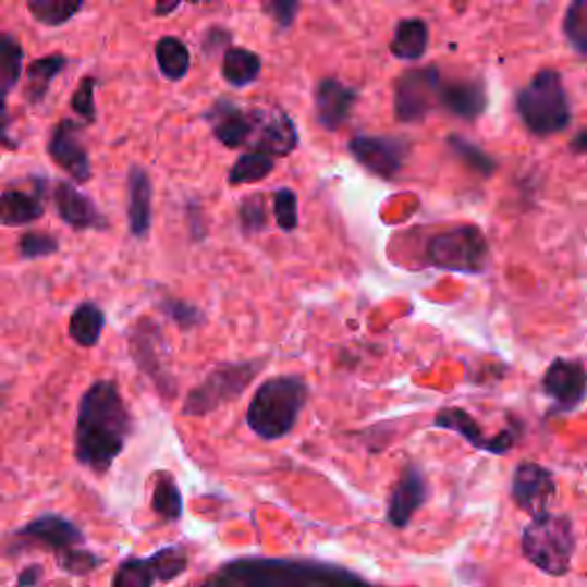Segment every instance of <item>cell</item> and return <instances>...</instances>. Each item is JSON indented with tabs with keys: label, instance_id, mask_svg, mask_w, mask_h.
<instances>
[{
	"label": "cell",
	"instance_id": "obj_13",
	"mask_svg": "<svg viewBox=\"0 0 587 587\" xmlns=\"http://www.w3.org/2000/svg\"><path fill=\"white\" fill-rule=\"evenodd\" d=\"M431 425L441 427V429L456 431L475 450L491 452V454H507L516 443L514 429H503L500 433H496V437L489 439L485 433V429L477 425V420L470 416V413L464 411V408H456V406L441 408L437 416H433Z\"/></svg>",
	"mask_w": 587,
	"mask_h": 587
},
{
	"label": "cell",
	"instance_id": "obj_1",
	"mask_svg": "<svg viewBox=\"0 0 587 587\" xmlns=\"http://www.w3.org/2000/svg\"><path fill=\"white\" fill-rule=\"evenodd\" d=\"M132 431V411L122 400L118 381L99 379L85 388L74 427V456L83 468L95 475L111 470Z\"/></svg>",
	"mask_w": 587,
	"mask_h": 587
},
{
	"label": "cell",
	"instance_id": "obj_30",
	"mask_svg": "<svg viewBox=\"0 0 587 587\" xmlns=\"http://www.w3.org/2000/svg\"><path fill=\"white\" fill-rule=\"evenodd\" d=\"M562 35L572 53L587 62V0H572L562 19Z\"/></svg>",
	"mask_w": 587,
	"mask_h": 587
},
{
	"label": "cell",
	"instance_id": "obj_29",
	"mask_svg": "<svg viewBox=\"0 0 587 587\" xmlns=\"http://www.w3.org/2000/svg\"><path fill=\"white\" fill-rule=\"evenodd\" d=\"M157 64L159 72L168 81H182L191 70V56L188 49L184 47V41L172 35L161 37L157 45Z\"/></svg>",
	"mask_w": 587,
	"mask_h": 587
},
{
	"label": "cell",
	"instance_id": "obj_36",
	"mask_svg": "<svg viewBox=\"0 0 587 587\" xmlns=\"http://www.w3.org/2000/svg\"><path fill=\"white\" fill-rule=\"evenodd\" d=\"M151 564H155V572L159 576L161 583L175 580L180 574H184L188 570V555L184 551V547L180 543H172V547H163L157 553L149 555Z\"/></svg>",
	"mask_w": 587,
	"mask_h": 587
},
{
	"label": "cell",
	"instance_id": "obj_38",
	"mask_svg": "<svg viewBox=\"0 0 587 587\" xmlns=\"http://www.w3.org/2000/svg\"><path fill=\"white\" fill-rule=\"evenodd\" d=\"M239 225H242V230L246 234H255V232L267 230L269 219H267L265 195L255 193V195H248V198L242 200V205H239Z\"/></svg>",
	"mask_w": 587,
	"mask_h": 587
},
{
	"label": "cell",
	"instance_id": "obj_23",
	"mask_svg": "<svg viewBox=\"0 0 587 587\" xmlns=\"http://www.w3.org/2000/svg\"><path fill=\"white\" fill-rule=\"evenodd\" d=\"M41 216H45V203H41L39 195L8 188L0 198V221L5 228L30 225Z\"/></svg>",
	"mask_w": 587,
	"mask_h": 587
},
{
	"label": "cell",
	"instance_id": "obj_34",
	"mask_svg": "<svg viewBox=\"0 0 587 587\" xmlns=\"http://www.w3.org/2000/svg\"><path fill=\"white\" fill-rule=\"evenodd\" d=\"M448 145L452 149V155L460 159L466 168L477 172V175L491 178L493 172L498 170V161L491 155H487L482 147H477L475 143H470V140H466L462 136H450Z\"/></svg>",
	"mask_w": 587,
	"mask_h": 587
},
{
	"label": "cell",
	"instance_id": "obj_24",
	"mask_svg": "<svg viewBox=\"0 0 587 587\" xmlns=\"http://www.w3.org/2000/svg\"><path fill=\"white\" fill-rule=\"evenodd\" d=\"M103 329L106 315L93 301H83L70 317V338L78 346H83V350H90V346L99 344Z\"/></svg>",
	"mask_w": 587,
	"mask_h": 587
},
{
	"label": "cell",
	"instance_id": "obj_28",
	"mask_svg": "<svg viewBox=\"0 0 587 587\" xmlns=\"http://www.w3.org/2000/svg\"><path fill=\"white\" fill-rule=\"evenodd\" d=\"M151 510L157 512L159 518L170 521V524H175V521L182 518L184 498H182V491H180L175 477L172 475L159 473L155 493H151Z\"/></svg>",
	"mask_w": 587,
	"mask_h": 587
},
{
	"label": "cell",
	"instance_id": "obj_15",
	"mask_svg": "<svg viewBox=\"0 0 587 587\" xmlns=\"http://www.w3.org/2000/svg\"><path fill=\"white\" fill-rule=\"evenodd\" d=\"M429 500V480L420 466L411 464L400 473L393 493L388 500V521L395 528H406L411 518Z\"/></svg>",
	"mask_w": 587,
	"mask_h": 587
},
{
	"label": "cell",
	"instance_id": "obj_40",
	"mask_svg": "<svg viewBox=\"0 0 587 587\" xmlns=\"http://www.w3.org/2000/svg\"><path fill=\"white\" fill-rule=\"evenodd\" d=\"M159 308L175 321L180 329H195V326L203 323V313L200 308H195L193 303H186V301H180V298H161L159 301Z\"/></svg>",
	"mask_w": 587,
	"mask_h": 587
},
{
	"label": "cell",
	"instance_id": "obj_5",
	"mask_svg": "<svg viewBox=\"0 0 587 587\" xmlns=\"http://www.w3.org/2000/svg\"><path fill=\"white\" fill-rule=\"evenodd\" d=\"M576 537L570 516L539 514L533 516L521 535V553L543 574L564 576L572 570Z\"/></svg>",
	"mask_w": 587,
	"mask_h": 587
},
{
	"label": "cell",
	"instance_id": "obj_41",
	"mask_svg": "<svg viewBox=\"0 0 587 587\" xmlns=\"http://www.w3.org/2000/svg\"><path fill=\"white\" fill-rule=\"evenodd\" d=\"M58 239L45 232H26L19 239V255L24 259H39L58 253Z\"/></svg>",
	"mask_w": 587,
	"mask_h": 587
},
{
	"label": "cell",
	"instance_id": "obj_10",
	"mask_svg": "<svg viewBox=\"0 0 587 587\" xmlns=\"http://www.w3.org/2000/svg\"><path fill=\"white\" fill-rule=\"evenodd\" d=\"M352 157L372 175L393 180L404 168L408 145L390 136H356L350 140Z\"/></svg>",
	"mask_w": 587,
	"mask_h": 587
},
{
	"label": "cell",
	"instance_id": "obj_26",
	"mask_svg": "<svg viewBox=\"0 0 587 587\" xmlns=\"http://www.w3.org/2000/svg\"><path fill=\"white\" fill-rule=\"evenodd\" d=\"M262 72V58L248 49H228L223 56V78L234 88H246Z\"/></svg>",
	"mask_w": 587,
	"mask_h": 587
},
{
	"label": "cell",
	"instance_id": "obj_19",
	"mask_svg": "<svg viewBox=\"0 0 587 587\" xmlns=\"http://www.w3.org/2000/svg\"><path fill=\"white\" fill-rule=\"evenodd\" d=\"M53 200L60 219L74 230H106L103 213L97 205L81 193L72 182H58L53 191Z\"/></svg>",
	"mask_w": 587,
	"mask_h": 587
},
{
	"label": "cell",
	"instance_id": "obj_17",
	"mask_svg": "<svg viewBox=\"0 0 587 587\" xmlns=\"http://www.w3.org/2000/svg\"><path fill=\"white\" fill-rule=\"evenodd\" d=\"M14 535L37 543V547H45L53 553L83 547V541H85L83 530L74 524V521L64 518L60 514H41L28 521V524L24 528H19Z\"/></svg>",
	"mask_w": 587,
	"mask_h": 587
},
{
	"label": "cell",
	"instance_id": "obj_14",
	"mask_svg": "<svg viewBox=\"0 0 587 587\" xmlns=\"http://www.w3.org/2000/svg\"><path fill=\"white\" fill-rule=\"evenodd\" d=\"M255 134L250 145L255 151H265L271 157H288L298 145V132L294 120L282 111H265V108H255Z\"/></svg>",
	"mask_w": 587,
	"mask_h": 587
},
{
	"label": "cell",
	"instance_id": "obj_44",
	"mask_svg": "<svg viewBox=\"0 0 587 587\" xmlns=\"http://www.w3.org/2000/svg\"><path fill=\"white\" fill-rule=\"evenodd\" d=\"M45 576V567L41 564H28V567L16 576V587H37Z\"/></svg>",
	"mask_w": 587,
	"mask_h": 587
},
{
	"label": "cell",
	"instance_id": "obj_39",
	"mask_svg": "<svg viewBox=\"0 0 587 587\" xmlns=\"http://www.w3.org/2000/svg\"><path fill=\"white\" fill-rule=\"evenodd\" d=\"M273 213L280 230L292 232L298 228V200L290 188H278L273 193Z\"/></svg>",
	"mask_w": 587,
	"mask_h": 587
},
{
	"label": "cell",
	"instance_id": "obj_11",
	"mask_svg": "<svg viewBox=\"0 0 587 587\" xmlns=\"http://www.w3.org/2000/svg\"><path fill=\"white\" fill-rule=\"evenodd\" d=\"M555 498V477L549 468L533 462L518 464L512 477V500L530 516L547 514Z\"/></svg>",
	"mask_w": 587,
	"mask_h": 587
},
{
	"label": "cell",
	"instance_id": "obj_42",
	"mask_svg": "<svg viewBox=\"0 0 587 587\" xmlns=\"http://www.w3.org/2000/svg\"><path fill=\"white\" fill-rule=\"evenodd\" d=\"M95 88H97V81L93 76H88V78L81 81V85L72 97V108L83 120H88V122H95V118H97Z\"/></svg>",
	"mask_w": 587,
	"mask_h": 587
},
{
	"label": "cell",
	"instance_id": "obj_4",
	"mask_svg": "<svg viewBox=\"0 0 587 587\" xmlns=\"http://www.w3.org/2000/svg\"><path fill=\"white\" fill-rule=\"evenodd\" d=\"M518 120L537 138H551L572 126V101L558 70H539L514 99Z\"/></svg>",
	"mask_w": 587,
	"mask_h": 587
},
{
	"label": "cell",
	"instance_id": "obj_6",
	"mask_svg": "<svg viewBox=\"0 0 587 587\" xmlns=\"http://www.w3.org/2000/svg\"><path fill=\"white\" fill-rule=\"evenodd\" d=\"M267 365L265 358L250 360H234L216 365L211 372L188 390V395L182 404V416H209L216 408H221L236 398H242L244 390L257 379Z\"/></svg>",
	"mask_w": 587,
	"mask_h": 587
},
{
	"label": "cell",
	"instance_id": "obj_3",
	"mask_svg": "<svg viewBox=\"0 0 587 587\" xmlns=\"http://www.w3.org/2000/svg\"><path fill=\"white\" fill-rule=\"evenodd\" d=\"M310 388L306 379L296 375H282L257 386L246 411V423L259 439H285L296 427L301 411L306 408Z\"/></svg>",
	"mask_w": 587,
	"mask_h": 587
},
{
	"label": "cell",
	"instance_id": "obj_2",
	"mask_svg": "<svg viewBox=\"0 0 587 587\" xmlns=\"http://www.w3.org/2000/svg\"><path fill=\"white\" fill-rule=\"evenodd\" d=\"M203 587H375L360 574L308 558H234Z\"/></svg>",
	"mask_w": 587,
	"mask_h": 587
},
{
	"label": "cell",
	"instance_id": "obj_46",
	"mask_svg": "<svg viewBox=\"0 0 587 587\" xmlns=\"http://www.w3.org/2000/svg\"><path fill=\"white\" fill-rule=\"evenodd\" d=\"M182 0H157V5H155V14L157 16H168L175 12L180 8Z\"/></svg>",
	"mask_w": 587,
	"mask_h": 587
},
{
	"label": "cell",
	"instance_id": "obj_32",
	"mask_svg": "<svg viewBox=\"0 0 587 587\" xmlns=\"http://www.w3.org/2000/svg\"><path fill=\"white\" fill-rule=\"evenodd\" d=\"M83 3L85 0H28V12L39 24L56 28L74 19Z\"/></svg>",
	"mask_w": 587,
	"mask_h": 587
},
{
	"label": "cell",
	"instance_id": "obj_37",
	"mask_svg": "<svg viewBox=\"0 0 587 587\" xmlns=\"http://www.w3.org/2000/svg\"><path fill=\"white\" fill-rule=\"evenodd\" d=\"M58 564L60 570L70 576H88L101 567L103 558L83 547H74L58 553Z\"/></svg>",
	"mask_w": 587,
	"mask_h": 587
},
{
	"label": "cell",
	"instance_id": "obj_18",
	"mask_svg": "<svg viewBox=\"0 0 587 587\" xmlns=\"http://www.w3.org/2000/svg\"><path fill=\"white\" fill-rule=\"evenodd\" d=\"M356 101L358 93L354 88H346V85L335 78H323L315 90L317 122L323 129H329V132H338V129L352 118Z\"/></svg>",
	"mask_w": 587,
	"mask_h": 587
},
{
	"label": "cell",
	"instance_id": "obj_12",
	"mask_svg": "<svg viewBox=\"0 0 587 587\" xmlns=\"http://www.w3.org/2000/svg\"><path fill=\"white\" fill-rule=\"evenodd\" d=\"M541 388L555 402L553 411H574L587 395V369L583 360L555 358L541 379Z\"/></svg>",
	"mask_w": 587,
	"mask_h": 587
},
{
	"label": "cell",
	"instance_id": "obj_45",
	"mask_svg": "<svg viewBox=\"0 0 587 587\" xmlns=\"http://www.w3.org/2000/svg\"><path fill=\"white\" fill-rule=\"evenodd\" d=\"M570 151L574 157H587V126L574 134V138L570 140Z\"/></svg>",
	"mask_w": 587,
	"mask_h": 587
},
{
	"label": "cell",
	"instance_id": "obj_21",
	"mask_svg": "<svg viewBox=\"0 0 587 587\" xmlns=\"http://www.w3.org/2000/svg\"><path fill=\"white\" fill-rule=\"evenodd\" d=\"M441 106L448 113L460 120H477L482 118L489 97L482 81H452L443 83L441 90Z\"/></svg>",
	"mask_w": 587,
	"mask_h": 587
},
{
	"label": "cell",
	"instance_id": "obj_20",
	"mask_svg": "<svg viewBox=\"0 0 587 587\" xmlns=\"http://www.w3.org/2000/svg\"><path fill=\"white\" fill-rule=\"evenodd\" d=\"M213 136L216 140H221L225 147H244L250 145L253 134H255V120L253 111H242V108L230 103V101H219L209 113Z\"/></svg>",
	"mask_w": 587,
	"mask_h": 587
},
{
	"label": "cell",
	"instance_id": "obj_33",
	"mask_svg": "<svg viewBox=\"0 0 587 587\" xmlns=\"http://www.w3.org/2000/svg\"><path fill=\"white\" fill-rule=\"evenodd\" d=\"M159 580L149 558H124L113 576V587H155Z\"/></svg>",
	"mask_w": 587,
	"mask_h": 587
},
{
	"label": "cell",
	"instance_id": "obj_27",
	"mask_svg": "<svg viewBox=\"0 0 587 587\" xmlns=\"http://www.w3.org/2000/svg\"><path fill=\"white\" fill-rule=\"evenodd\" d=\"M68 68V58L60 56V53H53V56H47V58H39L35 60L26 76H28V85H26V97L28 101L37 103L45 99V95L49 93V85L51 81Z\"/></svg>",
	"mask_w": 587,
	"mask_h": 587
},
{
	"label": "cell",
	"instance_id": "obj_8",
	"mask_svg": "<svg viewBox=\"0 0 587 587\" xmlns=\"http://www.w3.org/2000/svg\"><path fill=\"white\" fill-rule=\"evenodd\" d=\"M129 350H132L140 372L155 381L161 393L168 398L175 395L178 383L168 369L170 352L161 326L155 319H138L134 329L129 331Z\"/></svg>",
	"mask_w": 587,
	"mask_h": 587
},
{
	"label": "cell",
	"instance_id": "obj_25",
	"mask_svg": "<svg viewBox=\"0 0 587 587\" xmlns=\"http://www.w3.org/2000/svg\"><path fill=\"white\" fill-rule=\"evenodd\" d=\"M429 28L423 19H404L395 30L390 51L400 60H418L427 53Z\"/></svg>",
	"mask_w": 587,
	"mask_h": 587
},
{
	"label": "cell",
	"instance_id": "obj_22",
	"mask_svg": "<svg viewBox=\"0 0 587 587\" xmlns=\"http://www.w3.org/2000/svg\"><path fill=\"white\" fill-rule=\"evenodd\" d=\"M129 207H126V219H129V230L136 239H145L151 230V200H155V186L147 175V170L140 166H134L129 170Z\"/></svg>",
	"mask_w": 587,
	"mask_h": 587
},
{
	"label": "cell",
	"instance_id": "obj_9",
	"mask_svg": "<svg viewBox=\"0 0 587 587\" xmlns=\"http://www.w3.org/2000/svg\"><path fill=\"white\" fill-rule=\"evenodd\" d=\"M443 78L437 68L404 72L395 83V118L404 124L423 122L441 106Z\"/></svg>",
	"mask_w": 587,
	"mask_h": 587
},
{
	"label": "cell",
	"instance_id": "obj_16",
	"mask_svg": "<svg viewBox=\"0 0 587 587\" xmlns=\"http://www.w3.org/2000/svg\"><path fill=\"white\" fill-rule=\"evenodd\" d=\"M49 157L78 184H85L93 175L90 157L81 143V126L72 120H62L53 129L49 140Z\"/></svg>",
	"mask_w": 587,
	"mask_h": 587
},
{
	"label": "cell",
	"instance_id": "obj_31",
	"mask_svg": "<svg viewBox=\"0 0 587 587\" xmlns=\"http://www.w3.org/2000/svg\"><path fill=\"white\" fill-rule=\"evenodd\" d=\"M273 168H276V161L271 155H265V151H248V155H242L234 161L228 182L232 186L262 182L271 175Z\"/></svg>",
	"mask_w": 587,
	"mask_h": 587
},
{
	"label": "cell",
	"instance_id": "obj_7",
	"mask_svg": "<svg viewBox=\"0 0 587 587\" xmlns=\"http://www.w3.org/2000/svg\"><path fill=\"white\" fill-rule=\"evenodd\" d=\"M425 257L437 269L477 276L489 267V242L477 225H456L433 234Z\"/></svg>",
	"mask_w": 587,
	"mask_h": 587
},
{
	"label": "cell",
	"instance_id": "obj_43",
	"mask_svg": "<svg viewBox=\"0 0 587 587\" xmlns=\"http://www.w3.org/2000/svg\"><path fill=\"white\" fill-rule=\"evenodd\" d=\"M301 0H265L267 14L276 21V26L290 28L298 16Z\"/></svg>",
	"mask_w": 587,
	"mask_h": 587
},
{
	"label": "cell",
	"instance_id": "obj_35",
	"mask_svg": "<svg viewBox=\"0 0 587 587\" xmlns=\"http://www.w3.org/2000/svg\"><path fill=\"white\" fill-rule=\"evenodd\" d=\"M21 62H24V49H21V45L10 33H5L3 37H0V76H3L5 97L19 83Z\"/></svg>",
	"mask_w": 587,
	"mask_h": 587
}]
</instances>
